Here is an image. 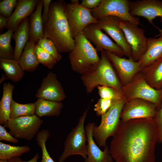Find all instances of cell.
<instances>
[{"instance_id": "cell-1", "label": "cell", "mask_w": 162, "mask_h": 162, "mask_svg": "<svg viewBox=\"0 0 162 162\" xmlns=\"http://www.w3.org/2000/svg\"><path fill=\"white\" fill-rule=\"evenodd\" d=\"M158 142L154 118L120 120L109 147L115 162H155Z\"/></svg>"}, {"instance_id": "cell-2", "label": "cell", "mask_w": 162, "mask_h": 162, "mask_svg": "<svg viewBox=\"0 0 162 162\" xmlns=\"http://www.w3.org/2000/svg\"><path fill=\"white\" fill-rule=\"evenodd\" d=\"M65 2L52 1L48 19L43 24L44 37L51 39L60 52H70L74 45L65 12Z\"/></svg>"}, {"instance_id": "cell-3", "label": "cell", "mask_w": 162, "mask_h": 162, "mask_svg": "<svg viewBox=\"0 0 162 162\" xmlns=\"http://www.w3.org/2000/svg\"><path fill=\"white\" fill-rule=\"evenodd\" d=\"M100 62L94 69L82 75L81 80L87 93L99 86H106L122 92V85L105 51H100Z\"/></svg>"}, {"instance_id": "cell-4", "label": "cell", "mask_w": 162, "mask_h": 162, "mask_svg": "<svg viewBox=\"0 0 162 162\" xmlns=\"http://www.w3.org/2000/svg\"><path fill=\"white\" fill-rule=\"evenodd\" d=\"M74 45L68 58L72 70L81 75L95 68L100 58L97 51L82 32L74 38Z\"/></svg>"}, {"instance_id": "cell-5", "label": "cell", "mask_w": 162, "mask_h": 162, "mask_svg": "<svg viewBox=\"0 0 162 162\" xmlns=\"http://www.w3.org/2000/svg\"><path fill=\"white\" fill-rule=\"evenodd\" d=\"M125 100L116 101L110 109L101 116L100 124H95L92 129V136L99 147H104L108 138L113 136L120 122V116Z\"/></svg>"}, {"instance_id": "cell-6", "label": "cell", "mask_w": 162, "mask_h": 162, "mask_svg": "<svg viewBox=\"0 0 162 162\" xmlns=\"http://www.w3.org/2000/svg\"><path fill=\"white\" fill-rule=\"evenodd\" d=\"M92 100L85 112L79 119L77 125L73 128L65 140L63 152L58 159L59 162H64L69 157L81 155L85 159L87 157V136L84 127L85 121Z\"/></svg>"}, {"instance_id": "cell-7", "label": "cell", "mask_w": 162, "mask_h": 162, "mask_svg": "<svg viewBox=\"0 0 162 162\" xmlns=\"http://www.w3.org/2000/svg\"><path fill=\"white\" fill-rule=\"evenodd\" d=\"M122 92L126 101L142 99L153 103L157 107L162 101V88L157 89L150 86L140 71L129 83L122 86Z\"/></svg>"}, {"instance_id": "cell-8", "label": "cell", "mask_w": 162, "mask_h": 162, "mask_svg": "<svg viewBox=\"0 0 162 162\" xmlns=\"http://www.w3.org/2000/svg\"><path fill=\"white\" fill-rule=\"evenodd\" d=\"M65 12L71 35L74 38L88 25L96 23L98 20L92 14V10L82 6L78 0L65 2Z\"/></svg>"}, {"instance_id": "cell-9", "label": "cell", "mask_w": 162, "mask_h": 162, "mask_svg": "<svg viewBox=\"0 0 162 162\" xmlns=\"http://www.w3.org/2000/svg\"><path fill=\"white\" fill-rule=\"evenodd\" d=\"M130 1L128 0H102L97 7L92 10V14L98 20L114 16L139 25V19L130 14Z\"/></svg>"}, {"instance_id": "cell-10", "label": "cell", "mask_w": 162, "mask_h": 162, "mask_svg": "<svg viewBox=\"0 0 162 162\" xmlns=\"http://www.w3.org/2000/svg\"><path fill=\"white\" fill-rule=\"evenodd\" d=\"M44 121L35 114L10 118L4 123L15 138L30 141L39 132Z\"/></svg>"}, {"instance_id": "cell-11", "label": "cell", "mask_w": 162, "mask_h": 162, "mask_svg": "<svg viewBox=\"0 0 162 162\" xmlns=\"http://www.w3.org/2000/svg\"><path fill=\"white\" fill-rule=\"evenodd\" d=\"M120 26L122 30L131 50V57L138 61L146 52L148 38L144 30L139 25L128 21L121 20Z\"/></svg>"}, {"instance_id": "cell-12", "label": "cell", "mask_w": 162, "mask_h": 162, "mask_svg": "<svg viewBox=\"0 0 162 162\" xmlns=\"http://www.w3.org/2000/svg\"><path fill=\"white\" fill-rule=\"evenodd\" d=\"M157 106L150 102L139 98L126 101L122 110L120 119L123 122L135 119L154 118Z\"/></svg>"}, {"instance_id": "cell-13", "label": "cell", "mask_w": 162, "mask_h": 162, "mask_svg": "<svg viewBox=\"0 0 162 162\" xmlns=\"http://www.w3.org/2000/svg\"><path fill=\"white\" fill-rule=\"evenodd\" d=\"M82 33L89 41L95 46L97 51L104 50L121 57L124 56L121 48L102 32L97 23L88 25Z\"/></svg>"}, {"instance_id": "cell-14", "label": "cell", "mask_w": 162, "mask_h": 162, "mask_svg": "<svg viewBox=\"0 0 162 162\" xmlns=\"http://www.w3.org/2000/svg\"><path fill=\"white\" fill-rule=\"evenodd\" d=\"M105 52L114 66L122 86L129 83L141 71L138 61H134L131 57L126 58L109 52Z\"/></svg>"}, {"instance_id": "cell-15", "label": "cell", "mask_w": 162, "mask_h": 162, "mask_svg": "<svg viewBox=\"0 0 162 162\" xmlns=\"http://www.w3.org/2000/svg\"><path fill=\"white\" fill-rule=\"evenodd\" d=\"M35 96L38 99L61 102L66 97L63 86L56 74L49 72L43 78Z\"/></svg>"}, {"instance_id": "cell-16", "label": "cell", "mask_w": 162, "mask_h": 162, "mask_svg": "<svg viewBox=\"0 0 162 162\" xmlns=\"http://www.w3.org/2000/svg\"><path fill=\"white\" fill-rule=\"evenodd\" d=\"M121 20L114 16H109L98 20L97 23L102 30L105 32L114 40L123 50L124 56L131 57L130 47L125 38L123 32L120 26Z\"/></svg>"}, {"instance_id": "cell-17", "label": "cell", "mask_w": 162, "mask_h": 162, "mask_svg": "<svg viewBox=\"0 0 162 162\" xmlns=\"http://www.w3.org/2000/svg\"><path fill=\"white\" fill-rule=\"evenodd\" d=\"M130 13L133 16L142 17L158 30L153 20L159 17L162 22V0H142L130 1Z\"/></svg>"}, {"instance_id": "cell-18", "label": "cell", "mask_w": 162, "mask_h": 162, "mask_svg": "<svg viewBox=\"0 0 162 162\" xmlns=\"http://www.w3.org/2000/svg\"><path fill=\"white\" fill-rule=\"evenodd\" d=\"M95 123L89 122L85 127L87 136V157L84 162H113L109 147L107 145L102 151L94 141L92 136V129Z\"/></svg>"}, {"instance_id": "cell-19", "label": "cell", "mask_w": 162, "mask_h": 162, "mask_svg": "<svg viewBox=\"0 0 162 162\" xmlns=\"http://www.w3.org/2000/svg\"><path fill=\"white\" fill-rule=\"evenodd\" d=\"M39 0H18L15 9L8 18L6 28L15 31L21 22L36 8Z\"/></svg>"}, {"instance_id": "cell-20", "label": "cell", "mask_w": 162, "mask_h": 162, "mask_svg": "<svg viewBox=\"0 0 162 162\" xmlns=\"http://www.w3.org/2000/svg\"><path fill=\"white\" fill-rule=\"evenodd\" d=\"M157 37L148 38L147 50L138 61L141 70L162 57V30Z\"/></svg>"}, {"instance_id": "cell-21", "label": "cell", "mask_w": 162, "mask_h": 162, "mask_svg": "<svg viewBox=\"0 0 162 162\" xmlns=\"http://www.w3.org/2000/svg\"><path fill=\"white\" fill-rule=\"evenodd\" d=\"M29 19L28 17L20 23L12 35L15 41L13 59L19 61L23 50L29 40Z\"/></svg>"}, {"instance_id": "cell-22", "label": "cell", "mask_w": 162, "mask_h": 162, "mask_svg": "<svg viewBox=\"0 0 162 162\" xmlns=\"http://www.w3.org/2000/svg\"><path fill=\"white\" fill-rule=\"evenodd\" d=\"M43 0H40L35 10L29 16V39L35 42L44 37L42 19Z\"/></svg>"}, {"instance_id": "cell-23", "label": "cell", "mask_w": 162, "mask_h": 162, "mask_svg": "<svg viewBox=\"0 0 162 162\" xmlns=\"http://www.w3.org/2000/svg\"><path fill=\"white\" fill-rule=\"evenodd\" d=\"M147 83L153 88H162V57L140 71Z\"/></svg>"}, {"instance_id": "cell-24", "label": "cell", "mask_w": 162, "mask_h": 162, "mask_svg": "<svg viewBox=\"0 0 162 162\" xmlns=\"http://www.w3.org/2000/svg\"><path fill=\"white\" fill-rule=\"evenodd\" d=\"M35 114L40 118L58 116L60 115L63 105L61 102L50 101L42 98L38 99L34 103Z\"/></svg>"}, {"instance_id": "cell-25", "label": "cell", "mask_w": 162, "mask_h": 162, "mask_svg": "<svg viewBox=\"0 0 162 162\" xmlns=\"http://www.w3.org/2000/svg\"><path fill=\"white\" fill-rule=\"evenodd\" d=\"M35 43L34 41L29 39L19 61L24 71H33L37 68L39 64L35 52Z\"/></svg>"}, {"instance_id": "cell-26", "label": "cell", "mask_w": 162, "mask_h": 162, "mask_svg": "<svg viewBox=\"0 0 162 162\" xmlns=\"http://www.w3.org/2000/svg\"><path fill=\"white\" fill-rule=\"evenodd\" d=\"M14 86L9 82L3 86L2 96L0 101V124L2 125L10 119V108L13 100Z\"/></svg>"}, {"instance_id": "cell-27", "label": "cell", "mask_w": 162, "mask_h": 162, "mask_svg": "<svg viewBox=\"0 0 162 162\" xmlns=\"http://www.w3.org/2000/svg\"><path fill=\"white\" fill-rule=\"evenodd\" d=\"M0 68L4 72L7 78L14 82H18L23 78L24 71L19 61L13 59L0 58Z\"/></svg>"}, {"instance_id": "cell-28", "label": "cell", "mask_w": 162, "mask_h": 162, "mask_svg": "<svg viewBox=\"0 0 162 162\" xmlns=\"http://www.w3.org/2000/svg\"><path fill=\"white\" fill-rule=\"evenodd\" d=\"M30 148L27 146H12L0 142V159L8 160L12 158L20 157L29 152Z\"/></svg>"}, {"instance_id": "cell-29", "label": "cell", "mask_w": 162, "mask_h": 162, "mask_svg": "<svg viewBox=\"0 0 162 162\" xmlns=\"http://www.w3.org/2000/svg\"><path fill=\"white\" fill-rule=\"evenodd\" d=\"M35 114V107L34 103L21 104L15 102L13 99L12 100L10 108V118Z\"/></svg>"}, {"instance_id": "cell-30", "label": "cell", "mask_w": 162, "mask_h": 162, "mask_svg": "<svg viewBox=\"0 0 162 162\" xmlns=\"http://www.w3.org/2000/svg\"><path fill=\"white\" fill-rule=\"evenodd\" d=\"M14 31L8 29L0 35V58L13 59L14 52L11 45V38Z\"/></svg>"}, {"instance_id": "cell-31", "label": "cell", "mask_w": 162, "mask_h": 162, "mask_svg": "<svg viewBox=\"0 0 162 162\" xmlns=\"http://www.w3.org/2000/svg\"><path fill=\"white\" fill-rule=\"evenodd\" d=\"M50 136L47 129H43L39 132L36 135V140L42 151V158L39 162H55L51 157L46 148V143Z\"/></svg>"}, {"instance_id": "cell-32", "label": "cell", "mask_w": 162, "mask_h": 162, "mask_svg": "<svg viewBox=\"0 0 162 162\" xmlns=\"http://www.w3.org/2000/svg\"><path fill=\"white\" fill-rule=\"evenodd\" d=\"M97 88L100 98L116 101L126 100L122 92L115 88L106 86H99Z\"/></svg>"}, {"instance_id": "cell-33", "label": "cell", "mask_w": 162, "mask_h": 162, "mask_svg": "<svg viewBox=\"0 0 162 162\" xmlns=\"http://www.w3.org/2000/svg\"><path fill=\"white\" fill-rule=\"evenodd\" d=\"M34 50L39 63L51 69L57 63V61L52 56L37 44L35 45Z\"/></svg>"}, {"instance_id": "cell-34", "label": "cell", "mask_w": 162, "mask_h": 162, "mask_svg": "<svg viewBox=\"0 0 162 162\" xmlns=\"http://www.w3.org/2000/svg\"><path fill=\"white\" fill-rule=\"evenodd\" d=\"M37 44L49 53L57 62L61 59L62 55L51 39L44 37L39 40L37 42Z\"/></svg>"}, {"instance_id": "cell-35", "label": "cell", "mask_w": 162, "mask_h": 162, "mask_svg": "<svg viewBox=\"0 0 162 162\" xmlns=\"http://www.w3.org/2000/svg\"><path fill=\"white\" fill-rule=\"evenodd\" d=\"M117 101L118 100L100 98L94 104V110L97 116H101L104 115Z\"/></svg>"}, {"instance_id": "cell-36", "label": "cell", "mask_w": 162, "mask_h": 162, "mask_svg": "<svg viewBox=\"0 0 162 162\" xmlns=\"http://www.w3.org/2000/svg\"><path fill=\"white\" fill-rule=\"evenodd\" d=\"M18 2L16 0H4L0 2V13L9 18L12 14L14 8Z\"/></svg>"}, {"instance_id": "cell-37", "label": "cell", "mask_w": 162, "mask_h": 162, "mask_svg": "<svg viewBox=\"0 0 162 162\" xmlns=\"http://www.w3.org/2000/svg\"><path fill=\"white\" fill-rule=\"evenodd\" d=\"M157 126L158 132V142L162 143V101L160 105L157 107L154 118Z\"/></svg>"}, {"instance_id": "cell-38", "label": "cell", "mask_w": 162, "mask_h": 162, "mask_svg": "<svg viewBox=\"0 0 162 162\" xmlns=\"http://www.w3.org/2000/svg\"><path fill=\"white\" fill-rule=\"evenodd\" d=\"M0 140H5L14 144L18 142L17 139L8 132L5 127L1 125H0Z\"/></svg>"}, {"instance_id": "cell-39", "label": "cell", "mask_w": 162, "mask_h": 162, "mask_svg": "<svg viewBox=\"0 0 162 162\" xmlns=\"http://www.w3.org/2000/svg\"><path fill=\"white\" fill-rule=\"evenodd\" d=\"M102 0H82L80 4L85 8L92 9L97 7Z\"/></svg>"}, {"instance_id": "cell-40", "label": "cell", "mask_w": 162, "mask_h": 162, "mask_svg": "<svg viewBox=\"0 0 162 162\" xmlns=\"http://www.w3.org/2000/svg\"><path fill=\"white\" fill-rule=\"evenodd\" d=\"M44 10L42 14V19L43 24L47 20L49 13L50 5L52 1L43 0Z\"/></svg>"}, {"instance_id": "cell-41", "label": "cell", "mask_w": 162, "mask_h": 162, "mask_svg": "<svg viewBox=\"0 0 162 162\" xmlns=\"http://www.w3.org/2000/svg\"><path fill=\"white\" fill-rule=\"evenodd\" d=\"M39 158V154L37 153L32 158L28 161L22 160L20 157L12 158L8 160V162H37Z\"/></svg>"}, {"instance_id": "cell-42", "label": "cell", "mask_w": 162, "mask_h": 162, "mask_svg": "<svg viewBox=\"0 0 162 162\" xmlns=\"http://www.w3.org/2000/svg\"><path fill=\"white\" fill-rule=\"evenodd\" d=\"M9 18L1 14L0 15V32L1 33L3 29L6 28Z\"/></svg>"}, {"instance_id": "cell-43", "label": "cell", "mask_w": 162, "mask_h": 162, "mask_svg": "<svg viewBox=\"0 0 162 162\" xmlns=\"http://www.w3.org/2000/svg\"><path fill=\"white\" fill-rule=\"evenodd\" d=\"M0 162H8V160H0Z\"/></svg>"}]
</instances>
